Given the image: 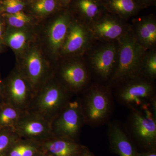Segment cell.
Here are the masks:
<instances>
[{"instance_id": "cell-16", "label": "cell", "mask_w": 156, "mask_h": 156, "mask_svg": "<svg viewBox=\"0 0 156 156\" xmlns=\"http://www.w3.org/2000/svg\"><path fill=\"white\" fill-rule=\"evenodd\" d=\"M130 32L135 41L147 50L156 49V19L154 15L133 19Z\"/></svg>"}, {"instance_id": "cell-4", "label": "cell", "mask_w": 156, "mask_h": 156, "mask_svg": "<svg viewBox=\"0 0 156 156\" xmlns=\"http://www.w3.org/2000/svg\"><path fill=\"white\" fill-rule=\"evenodd\" d=\"M16 58L15 66L30 85L34 94L53 76L54 67L37 40Z\"/></svg>"}, {"instance_id": "cell-33", "label": "cell", "mask_w": 156, "mask_h": 156, "mask_svg": "<svg viewBox=\"0 0 156 156\" xmlns=\"http://www.w3.org/2000/svg\"><path fill=\"white\" fill-rule=\"evenodd\" d=\"M59 1L63 6H67L72 2L73 0H59Z\"/></svg>"}, {"instance_id": "cell-10", "label": "cell", "mask_w": 156, "mask_h": 156, "mask_svg": "<svg viewBox=\"0 0 156 156\" xmlns=\"http://www.w3.org/2000/svg\"><path fill=\"white\" fill-rule=\"evenodd\" d=\"M4 102L26 111L34 94L30 85L16 66L3 80Z\"/></svg>"}, {"instance_id": "cell-24", "label": "cell", "mask_w": 156, "mask_h": 156, "mask_svg": "<svg viewBox=\"0 0 156 156\" xmlns=\"http://www.w3.org/2000/svg\"><path fill=\"white\" fill-rule=\"evenodd\" d=\"M2 17L6 27L12 28H22L34 25L38 22L23 11L12 14L2 13Z\"/></svg>"}, {"instance_id": "cell-32", "label": "cell", "mask_w": 156, "mask_h": 156, "mask_svg": "<svg viewBox=\"0 0 156 156\" xmlns=\"http://www.w3.org/2000/svg\"><path fill=\"white\" fill-rule=\"evenodd\" d=\"M38 156H54L50 153L48 152L47 151L41 149L40 152L38 155Z\"/></svg>"}, {"instance_id": "cell-37", "label": "cell", "mask_w": 156, "mask_h": 156, "mask_svg": "<svg viewBox=\"0 0 156 156\" xmlns=\"http://www.w3.org/2000/svg\"><path fill=\"white\" fill-rule=\"evenodd\" d=\"M0 4H2V3H1H1H0Z\"/></svg>"}, {"instance_id": "cell-35", "label": "cell", "mask_w": 156, "mask_h": 156, "mask_svg": "<svg viewBox=\"0 0 156 156\" xmlns=\"http://www.w3.org/2000/svg\"><path fill=\"white\" fill-rule=\"evenodd\" d=\"M5 47H6V46H5V45L0 43V54L4 52Z\"/></svg>"}, {"instance_id": "cell-18", "label": "cell", "mask_w": 156, "mask_h": 156, "mask_svg": "<svg viewBox=\"0 0 156 156\" xmlns=\"http://www.w3.org/2000/svg\"><path fill=\"white\" fill-rule=\"evenodd\" d=\"M74 2L75 15L73 17L88 26L106 12L102 0H75Z\"/></svg>"}, {"instance_id": "cell-36", "label": "cell", "mask_w": 156, "mask_h": 156, "mask_svg": "<svg viewBox=\"0 0 156 156\" xmlns=\"http://www.w3.org/2000/svg\"><path fill=\"white\" fill-rule=\"evenodd\" d=\"M4 102V94L3 92L0 90V103Z\"/></svg>"}, {"instance_id": "cell-34", "label": "cell", "mask_w": 156, "mask_h": 156, "mask_svg": "<svg viewBox=\"0 0 156 156\" xmlns=\"http://www.w3.org/2000/svg\"><path fill=\"white\" fill-rule=\"evenodd\" d=\"M0 90L3 92L4 94V85H3V81L1 79V75H0Z\"/></svg>"}, {"instance_id": "cell-17", "label": "cell", "mask_w": 156, "mask_h": 156, "mask_svg": "<svg viewBox=\"0 0 156 156\" xmlns=\"http://www.w3.org/2000/svg\"><path fill=\"white\" fill-rule=\"evenodd\" d=\"M108 137L112 150L119 156H137L138 152L131 141L126 128L119 122L108 123Z\"/></svg>"}, {"instance_id": "cell-21", "label": "cell", "mask_w": 156, "mask_h": 156, "mask_svg": "<svg viewBox=\"0 0 156 156\" xmlns=\"http://www.w3.org/2000/svg\"><path fill=\"white\" fill-rule=\"evenodd\" d=\"M59 2L58 0H35L31 4L30 15L38 22L41 21L58 12Z\"/></svg>"}, {"instance_id": "cell-29", "label": "cell", "mask_w": 156, "mask_h": 156, "mask_svg": "<svg viewBox=\"0 0 156 156\" xmlns=\"http://www.w3.org/2000/svg\"><path fill=\"white\" fill-rule=\"evenodd\" d=\"M79 156H95L86 146L82 145Z\"/></svg>"}, {"instance_id": "cell-6", "label": "cell", "mask_w": 156, "mask_h": 156, "mask_svg": "<svg viewBox=\"0 0 156 156\" xmlns=\"http://www.w3.org/2000/svg\"><path fill=\"white\" fill-rule=\"evenodd\" d=\"M154 81L138 77L117 87L115 93L119 103L130 109H155V86Z\"/></svg>"}, {"instance_id": "cell-27", "label": "cell", "mask_w": 156, "mask_h": 156, "mask_svg": "<svg viewBox=\"0 0 156 156\" xmlns=\"http://www.w3.org/2000/svg\"><path fill=\"white\" fill-rule=\"evenodd\" d=\"M26 3L23 0H4L1 4L3 13L12 14L23 11Z\"/></svg>"}, {"instance_id": "cell-7", "label": "cell", "mask_w": 156, "mask_h": 156, "mask_svg": "<svg viewBox=\"0 0 156 156\" xmlns=\"http://www.w3.org/2000/svg\"><path fill=\"white\" fill-rule=\"evenodd\" d=\"M53 76L73 95L82 94L89 87L90 76L83 56L60 58Z\"/></svg>"}, {"instance_id": "cell-9", "label": "cell", "mask_w": 156, "mask_h": 156, "mask_svg": "<svg viewBox=\"0 0 156 156\" xmlns=\"http://www.w3.org/2000/svg\"><path fill=\"white\" fill-rule=\"evenodd\" d=\"M84 125L80 99L71 100L50 123L53 136L77 142Z\"/></svg>"}, {"instance_id": "cell-19", "label": "cell", "mask_w": 156, "mask_h": 156, "mask_svg": "<svg viewBox=\"0 0 156 156\" xmlns=\"http://www.w3.org/2000/svg\"><path fill=\"white\" fill-rule=\"evenodd\" d=\"M40 144L42 149L54 156H79L82 146L73 140L54 136Z\"/></svg>"}, {"instance_id": "cell-26", "label": "cell", "mask_w": 156, "mask_h": 156, "mask_svg": "<svg viewBox=\"0 0 156 156\" xmlns=\"http://www.w3.org/2000/svg\"><path fill=\"white\" fill-rule=\"evenodd\" d=\"M20 138L13 128L0 130V156H6L12 145Z\"/></svg>"}, {"instance_id": "cell-22", "label": "cell", "mask_w": 156, "mask_h": 156, "mask_svg": "<svg viewBox=\"0 0 156 156\" xmlns=\"http://www.w3.org/2000/svg\"><path fill=\"white\" fill-rule=\"evenodd\" d=\"M41 149L37 143L20 138L12 145L6 156H38Z\"/></svg>"}, {"instance_id": "cell-1", "label": "cell", "mask_w": 156, "mask_h": 156, "mask_svg": "<svg viewBox=\"0 0 156 156\" xmlns=\"http://www.w3.org/2000/svg\"><path fill=\"white\" fill-rule=\"evenodd\" d=\"M73 18L69 11H60L37 24L38 41L45 56L54 68L60 58Z\"/></svg>"}, {"instance_id": "cell-13", "label": "cell", "mask_w": 156, "mask_h": 156, "mask_svg": "<svg viewBox=\"0 0 156 156\" xmlns=\"http://www.w3.org/2000/svg\"><path fill=\"white\" fill-rule=\"evenodd\" d=\"M20 138L40 144L53 136L47 120L30 112L23 111L14 128Z\"/></svg>"}, {"instance_id": "cell-25", "label": "cell", "mask_w": 156, "mask_h": 156, "mask_svg": "<svg viewBox=\"0 0 156 156\" xmlns=\"http://www.w3.org/2000/svg\"><path fill=\"white\" fill-rule=\"evenodd\" d=\"M142 76L151 80L156 78V50H147L142 62Z\"/></svg>"}, {"instance_id": "cell-12", "label": "cell", "mask_w": 156, "mask_h": 156, "mask_svg": "<svg viewBox=\"0 0 156 156\" xmlns=\"http://www.w3.org/2000/svg\"><path fill=\"white\" fill-rule=\"evenodd\" d=\"M103 43L90 54V67L101 80L109 81L116 69L119 44L117 41Z\"/></svg>"}, {"instance_id": "cell-8", "label": "cell", "mask_w": 156, "mask_h": 156, "mask_svg": "<svg viewBox=\"0 0 156 156\" xmlns=\"http://www.w3.org/2000/svg\"><path fill=\"white\" fill-rule=\"evenodd\" d=\"M126 128L129 135L149 150L155 149V109H131Z\"/></svg>"}, {"instance_id": "cell-15", "label": "cell", "mask_w": 156, "mask_h": 156, "mask_svg": "<svg viewBox=\"0 0 156 156\" xmlns=\"http://www.w3.org/2000/svg\"><path fill=\"white\" fill-rule=\"evenodd\" d=\"M37 23L22 28L6 27L3 36V44L11 48L14 52L15 58L21 55L37 40Z\"/></svg>"}, {"instance_id": "cell-11", "label": "cell", "mask_w": 156, "mask_h": 156, "mask_svg": "<svg viewBox=\"0 0 156 156\" xmlns=\"http://www.w3.org/2000/svg\"><path fill=\"white\" fill-rule=\"evenodd\" d=\"M94 41L88 26L73 17L62 49L59 59L83 56L92 49Z\"/></svg>"}, {"instance_id": "cell-30", "label": "cell", "mask_w": 156, "mask_h": 156, "mask_svg": "<svg viewBox=\"0 0 156 156\" xmlns=\"http://www.w3.org/2000/svg\"><path fill=\"white\" fill-rule=\"evenodd\" d=\"M6 29V25L3 19H0V43L3 44V38Z\"/></svg>"}, {"instance_id": "cell-31", "label": "cell", "mask_w": 156, "mask_h": 156, "mask_svg": "<svg viewBox=\"0 0 156 156\" xmlns=\"http://www.w3.org/2000/svg\"><path fill=\"white\" fill-rule=\"evenodd\" d=\"M137 156H156L155 149L149 150L143 152H139Z\"/></svg>"}, {"instance_id": "cell-2", "label": "cell", "mask_w": 156, "mask_h": 156, "mask_svg": "<svg viewBox=\"0 0 156 156\" xmlns=\"http://www.w3.org/2000/svg\"><path fill=\"white\" fill-rule=\"evenodd\" d=\"M119 55L116 69L109 81L108 87H116L142 76V62L147 50L134 40L129 31L117 41Z\"/></svg>"}, {"instance_id": "cell-28", "label": "cell", "mask_w": 156, "mask_h": 156, "mask_svg": "<svg viewBox=\"0 0 156 156\" xmlns=\"http://www.w3.org/2000/svg\"><path fill=\"white\" fill-rule=\"evenodd\" d=\"M137 4L143 8L154 5L156 0H134Z\"/></svg>"}, {"instance_id": "cell-20", "label": "cell", "mask_w": 156, "mask_h": 156, "mask_svg": "<svg viewBox=\"0 0 156 156\" xmlns=\"http://www.w3.org/2000/svg\"><path fill=\"white\" fill-rule=\"evenodd\" d=\"M106 12L127 22L143 8L134 0H102Z\"/></svg>"}, {"instance_id": "cell-14", "label": "cell", "mask_w": 156, "mask_h": 156, "mask_svg": "<svg viewBox=\"0 0 156 156\" xmlns=\"http://www.w3.org/2000/svg\"><path fill=\"white\" fill-rule=\"evenodd\" d=\"M88 27L94 41L102 43L116 41L130 31V24L107 12Z\"/></svg>"}, {"instance_id": "cell-5", "label": "cell", "mask_w": 156, "mask_h": 156, "mask_svg": "<svg viewBox=\"0 0 156 156\" xmlns=\"http://www.w3.org/2000/svg\"><path fill=\"white\" fill-rule=\"evenodd\" d=\"M72 95L53 76L35 95L27 111L51 123L71 100Z\"/></svg>"}, {"instance_id": "cell-23", "label": "cell", "mask_w": 156, "mask_h": 156, "mask_svg": "<svg viewBox=\"0 0 156 156\" xmlns=\"http://www.w3.org/2000/svg\"><path fill=\"white\" fill-rule=\"evenodd\" d=\"M22 111L5 102L0 103V130L14 127L22 114Z\"/></svg>"}, {"instance_id": "cell-3", "label": "cell", "mask_w": 156, "mask_h": 156, "mask_svg": "<svg viewBox=\"0 0 156 156\" xmlns=\"http://www.w3.org/2000/svg\"><path fill=\"white\" fill-rule=\"evenodd\" d=\"M82 94L80 104L85 124L95 128L108 122L114 108L111 88L93 84Z\"/></svg>"}]
</instances>
